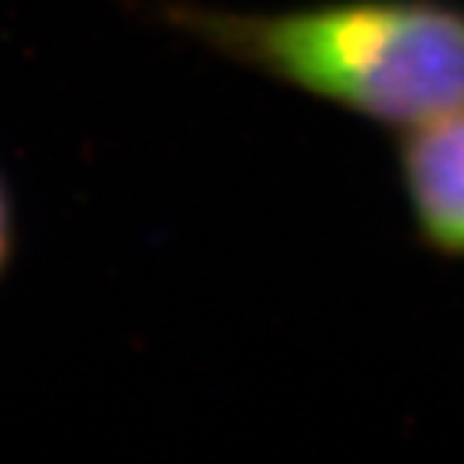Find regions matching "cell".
<instances>
[{"label":"cell","instance_id":"obj_1","mask_svg":"<svg viewBox=\"0 0 464 464\" xmlns=\"http://www.w3.org/2000/svg\"><path fill=\"white\" fill-rule=\"evenodd\" d=\"M142 8L232 65L395 134L464 109V5L451 0H325L284 11L145 0Z\"/></svg>","mask_w":464,"mask_h":464},{"label":"cell","instance_id":"obj_2","mask_svg":"<svg viewBox=\"0 0 464 464\" xmlns=\"http://www.w3.org/2000/svg\"><path fill=\"white\" fill-rule=\"evenodd\" d=\"M400 183L420 240L464 258V109L400 134Z\"/></svg>","mask_w":464,"mask_h":464},{"label":"cell","instance_id":"obj_3","mask_svg":"<svg viewBox=\"0 0 464 464\" xmlns=\"http://www.w3.org/2000/svg\"><path fill=\"white\" fill-rule=\"evenodd\" d=\"M14 246H16V222H14V204L5 183L0 179V276L14 258Z\"/></svg>","mask_w":464,"mask_h":464}]
</instances>
